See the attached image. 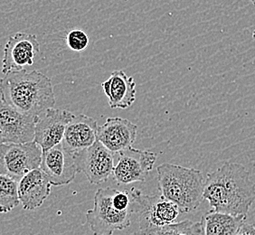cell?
<instances>
[{
	"label": "cell",
	"mask_w": 255,
	"mask_h": 235,
	"mask_svg": "<svg viewBox=\"0 0 255 235\" xmlns=\"http://www.w3.org/2000/svg\"><path fill=\"white\" fill-rule=\"evenodd\" d=\"M42 154V148L34 141L3 143L0 146V175L19 182L27 173L40 168Z\"/></svg>",
	"instance_id": "obj_6"
},
{
	"label": "cell",
	"mask_w": 255,
	"mask_h": 235,
	"mask_svg": "<svg viewBox=\"0 0 255 235\" xmlns=\"http://www.w3.org/2000/svg\"><path fill=\"white\" fill-rule=\"evenodd\" d=\"M203 197L215 212L247 216L255 202V184L243 165L227 162L207 175Z\"/></svg>",
	"instance_id": "obj_1"
},
{
	"label": "cell",
	"mask_w": 255,
	"mask_h": 235,
	"mask_svg": "<svg viewBox=\"0 0 255 235\" xmlns=\"http://www.w3.org/2000/svg\"><path fill=\"white\" fill-rule=\"evenodd\" d=\"M251 2L253 3V5H255V0H250Z\"/></svg>",
	"instance_id": "obj_23"
},
{
	"label": "cell",
	"mask_w": 255,
	"mask_h": 235,
	"mask_svg": "<svg viewBox=\"0 0 255 235\" xmlns=\"http://www.w3.org/2000/svg\"><path fill=\"white\" fill-rule=\"evenodd\" d=\"M1 100L19 113L38 117L55 105L52 80L38 71L10 72L0 79Z\"/></svg>",
	"instance_id": "obj_2"
},
{
	"label": "cell",
	"mask_w": 255,
	"mask_h": 235,
	"mask_svg": "<svg viewBox=\"0 0 255 235\" xmlns=\"http://www.w3.org/2000/svg\"><path fill=\"white\" fill-rule=\"evenodd\" d=\"M133 214H136L135 187L129 190L106 187L97 190L94 207L85 216L94 235H113L130 226Z\"/></svg>",
	"instance_id": "obj_3"
},
{
	"label": "cell",
	"mask_w": 255,
	"mask_h": 235,
	"mask_svg": "<svg viewBox=\"0 0 255 235\" xmlns=\"http://www.w3.org/2000/svg\"><path fill=\"white\" fill-rule=\"evenodd\" d=\"M18 182L0 175V214L9 213L19 205Z\"/></svg>",
	"instance_id": "obj_18"
},
{
	"label": "cell",
	"mask_w": 255,
	"mask_h": 235,
	"mask_svg": "<svg viewBox=\"0 0 255 235\" xmlns=\"http://www.w3.org/2000/svg\"><path fill=\"white\" fill-rule=\"evenodd\" d=\"M73 114L67 110L52 108L36 118L34 141L43 151L63 141L65 127Z\"/></svg>",
	"instance_id": "obj_11"
},
{
	"label": "cell",
	"mask_w": 255,
	"mask_h": 235,
	"mask_svg": "<svg viewBox=\"0 0 255 235\" xmlns=\"http://www.w3.org/2000/svg\"><path fill=\"white\" fill-rule=\"evenodd\" d=\"M36 118L15 111L0 99V131L4 143L34 141Z\"/></svg>",
	"instance_id": "obj_12"
},
{
	"label": "cell",
	"mask_w": 255,
	"mask_h": 235,
	"mask_svg": "<svg viewBox=\"0 0 255 235\" xmlns=\"http://www.w3.org/2000/svg\"><path fill=\"white\" fill-rule=\"evenodd\" d=\"M157 188L182 213L195 211L204 200L205 177L198 169L164 163L157 167Z\"/></svg>",
	"instance_id": "obj_4"
},
{
	"label": "cell",
	"mask_w": 255,
	"mask_h": 235,
	"mask_svg": "<svg viewBox=\"0 0 255 235\" xmlns=\"http://www.w3.org/2000/svg\"><path fill=\"white\" fill-rule=\"evenodd\" d=\"M104 94L109 100L111 109L130 108L136 101V83L123 70L114 71L110 78L102 84Z\"/></svg>",
	"instance_id": "obj_16"
},
{
	"label": "cell",
	"mask_w": 255,
	"mask_h": 235,
	"mask_svg": "<svg viewBox=\"0 0 255 235\" xmlns=\"http://www.w3.org/2000/svg\"><path fill=\"white\" fill-rule=\"evenodd\" d=\"M136 214L141 235H152L164 226L171 225L183 214L178 206L160 196H147L135 188Z\"/></svg>",
	"instance_id": "obj_5"
},
{
	"label": "cell",
	"mask_w": 255,
	"mask_h": 235,
	"mask_svg": "<svg viewBox=\"0 0 255 235\" xmlns=\"http://www.w3.org/2000/svg\"><path fill=\"white\" fill-rule=\"evenodd\" d=\"M65 42L70 49L82 52L88 47L89 37L84 30L73 29L66 34Z\"/></svg>",
	"instance_id": "obj_20"
},
{
	"label": "cell",
	"mask_w": 255,
	"mask_h": 235,
	"mask_svg": "<svg viewBox=\"0 0 255 235\" xmlns=\"http://www.w3.org/2000/svg\"><path fill=\"white\" fill-rule=\"evenodd\" d=\"M51 183L40 168L23 176L18 182V197L25 210L32 211L44 204L51 194Z\"/></svg>",
	"instance_id": "obj_15"
},
{
	"label": "cell",
	"mask_w": 255,
	"mask_h": 235,
	"mask_svg": "<svg viewBox=\"0 0 255 235\" xmlns=\"http://www.w3.org/2000/svg\"><path fill=\"white\" fill-rule=\"evenodd\" d=\"M40 169L48 177L52 186L68 185L78 173L74 154L67 150L63 143L43 151Z\"/></svg>",
	"instance_id": "obj_10"
},
{
	"label": "cell",
	"mask_w": 255,
	"mask_h": 235,
	"mask_svg": "<svg viewBox=\"0 0 255 235\" xmlns=\"http://www.w3.org/2000/svg\"><path fill=\"white\" fill-rule=\"evenodd\" d=\"M137 131V125L127 118H108L103 125L98 126L97 140L113 154H118L132 147Z\"/></svg>",
	"instance_id": "obj_13"
},
{
	"label": "cell",
	"mask_w": 255,
	"mask_h": 235,
	"mask_svg": "<svg viewBox=\"0 0 255 235\" xmlns=\"http://www.w3.org/2000/svg\"><path fill=\"white\" fill-rule=\"evenodd\" d=\"M74 156L78 171L83 172L92 185L103 184L113 175L114 154L98 140Z\"/></svg>",
	"instance_id": "obj_8"
},
{
	"label": "cell",
	"mask_w": 255,
	"mask_h": 235,
	"mask_svg": "<svg viewBox=\"0 0 255 235\" xmlns=\"http://www.w3.org/2000/svg\"><path fill=\"white\" fill-rule=\"evenodd\" d=\"M236 235H255V226L245 223Z\"/></svg>",
	"instance_id": "obj_21"
},
{
	"label": "cell",
	"mask_w": 255,
	"mask_h": 235,
	"mask_svg": "<svg viewBox=\"0 0 255 235\" xmlns=\"http://www.w3.org/2000/svg\"><path fill=\"white\" fill-rule=\"evenodd\" d=\"M157 160V154L149 150L129 147L118 153V163L113 168V176L118 185L144 182Z\"/></svg>",
	"instance_id": "obj_7"
},
{
	"label": "cell",
	"mask_w": 255,
	"mask_h": 235,
	"mask_svg": "<svg viewBox=\"0 0 255 235\" xmlns=\"http://www.w3.org/2000/svg\"><path fill=\"white\" fill-rule=\"evenodd\" d=\"M98 124L94 118L73 114L65 127L63 145L73 154L93 146L97 140Z\"/></svg>",
	"instance_id": "obj_14"
},
{
	"label": "cell",
	"mask_w": 255,
	"mask_h": 235,
	"mask_svg": "<svg viewBox=\"0 0 255 235\" xmlns=\"http://www.w3.org/2000/svg\"><path fill=\"white\" fill-rule=\"evenodd\" d=\"M246 216L209 211L202 217L203 235H236L246 223Z\"/></svg>",
	"instance_id": "obj_17"
},
{
	"label": "cell",
	"mask_w": 255,
	"mask_h": 235,
	"mask_svg": "<svg viewBox=\"0 0 255 235\" xmlns=\"http://www.w3.org/2000/svg\"><path fill=\"white\" fill-rule=\"evenodd\" d=\"M3 143H4V141H3V137H2V134H1V131H0V146H1Z\"/></svg>",
	"instance_id": "obj_22"
},
{
	"label": "cell",
	"mask_w": 255,
	"mask_h": 235,
	"mask_svg": "<svg viewBox=\"0 0 255 235\" xmlns=\"http://www.w3.org/2000/svg\"><path fill=\"white\" fill-rule=\"evenodd\" d=\"M39 53L40 44L35 34L20 32L11 35L4 47L3 74L21 71L25 66L33 65Z\"/></svg>",
	"instance_id": "obj_9"
},
{
	"label": "cell",
	"mask_w": 255,
	"mask_h": 235,
	"mask_svg": "<svg viewBox=\"0 0 255 235\" xmlns=\"http://www.w3.org/2000/svg\"><path fill=\"white\" fill-rule=\"evenodd\" d=\"M253 38L255 40V32H254V34H253Z\"/></svg>",
	"instance_id": "obj_24"
},
{
	"label": "cell",
	"mask_w": 255,
	"mask_h": 235,
	"mask_svg": "<svg viewBox=\"0 0 255 235\" xmlns=\"http://www.w3.org/2000/svg\"><path fill=\"white\" fill-rule=\"evenodd\" d=\"M152 235H203L202 223L184 220L164 226Z\"/></svg>",
	"instance_id": "obj_19"
}]
</instances>
